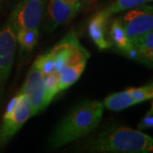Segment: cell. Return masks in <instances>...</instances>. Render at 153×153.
Returning <instances> with one entry per match:
<instances>
[{"mask_svg": "<svg viewBox=\"0 0 153 153\" xmlns=\"http://www.w3.org/2000/svg\"><path fill=\"white\" fill-rule=\"evenodd\" d=\"M104 107L114 111H118L124 110L128 107H130L132 105H135V101L132 98L131 94L128 92V89L121 92L110 94L103 101Z\"/></svg>", "mask_w": 153, "mask_h": 153, "instance_id": "cell-12", "label": "cell"}, {"mask_svg": "<svg viewBox=\"0 0 153 153\" xmlns=\"http://www.w3.org/2000/svg\"><path fill=\"white\" fill-rule=\"evenodd\" d=\"M32 117V106L29 99L22 94L10 101L3 117L0 127V148L10 140Z\"/></svg>", "mask_w": 153, "mask_h": 153, "instance_id": "cell-4", "label": "cell"}, {"mask_svg": "<svg viewBox=\"0 0 153 153\" xmlns=\"http://www.w3.org/2000/svg\"><path fill=\"white\" fill-rule=\"evenodd\" d=\"M109 19L103 11H100L88 23V35L100 49H109L112 45V42L106 38Z\"/></svg>", "mask_w": 153, "mask_h": 153, "instance_id": "cell-10", "label": "cell"}, {"mask_svg": "<svg viewBox=\"0 0 153 153\" xmlns=\"http://www.w3.org/2000/svg\"><path fill=\"white\" fill-rule=\"evenodd\" d=\"M153 126V110L152 108L148 111L146 114L143 117L138 124V129H146L152 128Z\"/></svg>", "mask_w": 153, "mask_h": 153, "instance_id": "cell-17", "label": "cell"}, {"mask_svg": "<svg viewBox=\"0 0 153 153\" xmlns=\"http://www.w3.org/2000/svg\"><path fill=\"white\" fill-rule=\"evenodd\" d=\"M15 33L21 48L27 52L31 51L38 42V29H22Z\"/></svg>", "mask_w": 153, "mask_h": 153, "instance_id": "cell-14", "label": "cell"}, {"mask_svg": "<svg viewBox=\"0 0 153 153\" xmlns=\"http://www.w3.org/2000/svg\"><path fill=\"white\" fill-rule=\"evenodd\" d=\"M152 0H117L112 4H111L109 7H107L102 11L107 16L111 18V16L115 14L120 13L122 11L131 9L134 7L142 5Z\"/></svg>", "mask_w": 153, "mask_h": 153, "instance_id": "cell-15", "label": "cell"}, {"mask_svg": "<svg viewBox=\"0 0 153 153\" xmlns=\"http://www.w3.org/2000/svg\"><path fill=\"white\" fill-rule=\"evenodd\" d=\"M103 112L104 105L96 100H85L76 105L56 127L49 140V148L58 149L94 131Z\"/></svg>", "mask_w": 153, "mask_h": 153, "instance_id": "cell-1", "label": "cell"}, {"mask_svg": "<svg viewBox=\"0 0 153 153\" xmlns=\"http://www.w3.org/2000/svg\"><path fill=\"white\" fill-rule=\"evenodd\" d=\"M79 150L88 152L149 153L153 150V140L140 130L113 126L82 142Z\"/></svg>", "mask_w": 153, "mask_h": 153, "instance_id": "cell-2", "label": "cell"}, {"mask_svg": "<svg viewBox=\"0 0 153 153\" xmlns=\"http://www.w3.org/2000/svg\"><path fill=\"white\" fill-rule=\"evenodd\" d=\"M110 37L111 38V42H113L116 47L120 49L122 52L133 59H138L140 57L134 49L130 38L127 36L125 31L122 27L119 19H117L112 22L111 26Z\"/></svg>", "mask_w": 153, "mask_h": 153, "instance_id": "cell-11", "label": "cell"}, {"mask_svg": "<svg viewBox=\"0 0 153 153\" xmlns=\"http://www.w3.org/2000/svg\"><path fill=\"white\" fill-rule=\"evenodd\" d=\"M82 7V0H50L48 4L47 28L54 30L71 21Z\"/></svg>", "mask_w": 153, "mask_h": 153, "instance_id": "cell-9", "label": "cell"}, {"mask_svg": "<svg viewBox=\"0 0 153 153\" xmlns=\"http://www.w3.org/2000/svg\"><path fill=\"white\" fill-rule=\"evenodd\" d=\"M118 19L130 39L153 30V12L151 6L134 9Z\"/></svg>", "mask_w": 153, "mask_h": 153, "instance_id": "cell-7", "label": "cell"}, {"mask_svg": "<svg viewBox=\"0 0 153 153\" xmlns=\"http://www.w3.org/2000/svg\"><path fill=\"white\" fill-rule=\"evenodd\" d=\"M44 90V72L41 61L38 57L28 71L27 76L19 91V94L29 99L32 106V117L43 110Z\"/></svg>", "mask_w": 153, "mask_h": 153, "instance_id": "cell-6", "label": "cell"}, {"mask_svg": "<svg viewBox=\"0 0 153 153\" xmlns=\"http://www.w3.org/2000/svg\"><path fill=\"white\" fill-rule=\"evenodd\" d=\"M16 44V33L7 23L0 30V97L10 74Z\"/></svg>", "mask_w": 153, "mask_h": 153, "instance_id": "cell-8", "label": "cell"}, {"mask_svg": "<svg viewBox=\"0 0 153 153\" xmlns=\"http://www.w3.org/2000/svg\"><path fill=\"white\" fill-rule=\"evenodd\" d=\"M89 53L75 36L65 58L55 63L52 70L44 75V82L62 91L78 80L84 71Z\"/></svg>", "mask_w": 153, "mask_h": 153, "instance_id": "cell-3", "label": "cell"}, {"mask_svg": "<svg viewBox=\"0 0 153 153\" xmlns=\"http://www.w3.org/2000/svg\"><path fill=\"white\" fill-rule=\"evenodd\" d=\"M82 1H84V2H86V3H88V2H90V1H92V0H82Z\"/></svg>", "mask_w": 153, "mask_h": 153, "instance_id": "cell-18", "label": "cell"}, {"mask_svg": "<svg viewBox=\"0 0 153 153\" xmlns=\"http://www.w3.org/2000/svg\"><path fill=\"white\" fill-rule=\"evenodd\" d=\"M131 43L134 49L139 56L144 60L152 62L153 60V33H149L131 38Z\"/></svg>", "mask_w": 153, "mask_h": 153, "instance_id": "cell-13", "label": "cell"}, {"mask_svg": "<svg viewBox=\"0 0 153 153\" xmlns=\"http://www.w3.org/2000/svg\"><path fill=\"white\" fill-rule=\"evenodd\" d=\"M47 0H22L14 8L9 24L16 33L22 29H38Z\"/></svg>", "mask_w": 153, "mask_h": 153, "instance_id": "cell-5", "label": "cell"}, {"mask_svg": "<svg viewBox=\"0 0 153 153\" xmlns=\"http://www.w3.org/2000/svg\"><path fill=\"white\" fill-rule=\"evenodd\" d=\"M128 90L136 104L144 102L153 97V85L152 82L142 87L131 88Z\"/></svg>", "mask_w": 153, "mask_h": 153, "instance_id": "cell-16", "label": "cell"}]
</instances>
